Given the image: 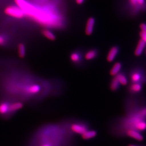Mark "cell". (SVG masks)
Listing matches in <instances>:
<instances>
[{
  "instance_id": "17",
  "label": "cell",
  "mask_w": 146,
  "mask_h": 146,
  "mask_svg": "<svg viewBox=\"0 0 146 146\" xmlns=\"http://www.w3.org/2000/svg\"><path fill=\"white\" fill-rule=\"evenodd\" d=\"M128 1L130 5L135 8L140 7L142 5H144L146 1V0H128Z\"/></svg>"
},
{
  "instance_id": "13",
  "label": "cell",
  "mask_w": 146,
  "mask_h": 146,
  "mask_svg": "<svg viewBox=\"0 0 146 146\" xmlns=\"http://www.w3.org/2000/svg\"><path fill=\"white\" fill-rule=\"evenodd\" d=\"M121 68H122V64L121 63H115L110 70V74L111 76H115L117 74L119 73Z\"/></svg>"
},
{
  "instance_id": "30",
  "label": "cell",
  "mask_w": 146,
  "mask_h": 146,
  "mask_svg": "<svg viewBox=\"0 0 146 146\" xmlns=\"http://www.w3.org/2000/svg\"></svg>"
},
{
  "instance_id": "22",
  "label": "cell",
  "mask_w": 146,
  "mask_h": 146,
  "mask_svg": "<svg viewBox=\"0 0 146 146\" xmlns=\"http://www.w3.org/2000/svg\"><path fill=\"white\" fill-rule=\"evenodd\" d=\"M70 59L73 62L78 63L80 61L81 56L78 52H73L71 54L70 56Z\"/></svg>"
},
{
  "instance_id": "6",
  "label": "cell",
  "mask_w": 146,
  "mask_h": 146,
  "mask_svg": "<svg viewBox=\"0 0 146 146\" xmlns=\"http://www.w3.org/2000/svg\"><path fill=\"white\" fill-rule=\"evenodd\" d=\"M126 134L129 137L137 141H141L143 140V136L140 131L134 129H129L127 130Z\"/></svg>"
},
{
  "instance_id": "7",
  "label": "cell",
  "mask_w": 146,
  "mask_h": 146,
  "mask_svg": "<svg viewBox=\"0 0 146 146\" xmlns=\"http://www.w3.org/2000/svg\"><path fill=\"white\" fill-rule=\"evenodd\" d=\"M119 48L117 46L111 47L109 50L107 56V60L109 62H113L119 54Z\"/></svg>"
},
{
  "instance_id": "3",
  "label": "cell",
  "mask_w": 146,
  "mask_h": 146,
  "mask_svg": "<svg viewBox=\"0 0 146 146\" xmlns=\"http://www.w3.org/2000/svg\"><path fill=\"white\" fill-rule=\"evenodd\" d=\"M130 123L133 127V129L139 131H145L146 129V121L144 119H142L137 116L133 117Z\"/></svg>"
},
{
  "instance_id": "8",
  "label": "cell",
  "mask_w": 146,
  "mask_h": 146,
  "mask_svg": "<svg viewBox=\"0 0 146 146\" xmlns=\"http://www.w3.org/2000/svg\"><path fill=\"white\" fill-rule=\"evenodd\" d=\"M71 129L74 133L82 135L84 131L87 130V128L83 125L78 123H73L71 125Z\"/></svg>"
},
{
  "instance_id": "25",
  "label": "cell",
  "mask_w": 146,
  "mask_h": 146,
  "mask_svg": "<svg viewBox=\"0 0 146 146\" xmlns=\"http://www.w3.org/2000/svg\"><path fill=\"white\" fill-rule=\"evenodd\" d=\"M140 28L141 29V31L146 33V23H141L140 25Z\"/></svg>"
},
{
  "instance_id": "15",
  "label": "cell",
  "mask_w": 146,
  "mask_h": 146,
  "mask_svg": "<svg viewBox=\"0 0 146 146\" xmlns=\"http://www.w3.org/2000/svg\"><path fill=\"white\" fill-rule=\"evenodd\" d=\"M115 78L117 79L119 83L121 85L125 86L128 84V80L125 75L122 73H119L116 76H115Z\"/></svg>"
},
{
  "instance_id": "1",
  "label": "cell",
  "mask_w": 146,
  "mask_h": 146,
  "mask_svg": "<svg viewBox=\"0 0 146 146\" xmlns=\"http://www.w3.org/2000/svg\"><path fill=\"white\" fill-rule=\"evenodd\" d=\"M16 3L23 11L25 15L31 17L40 24L44 26L55 27L59 24L60 18L55 12L44 9L37 8L31 5L25 0H15Z\"/></svg>"
},
{
  "instance_id": "21",
  "label": "cell",
  "mask_w": 146,
  "mask_h": 146,
  "mask_svg": "<svg viewBox=\"0 0 146 146\" xmlns=\"http://www.w3.org/2000/svg\"><path fill=\"white\" fill-rule=\"evenodd\" d=\"M141 75L140 73L135 72V73L131 74V81L133 83H137L140 81V80H141Z\"/></svg>"
},
{
  "instance_id": "10",
  "label": "cell",
  "mask_w": 146,
  "mask_h": 146,
  "mask_svg": "<svg viewBox=\"0 0 146 146\" xmlns=\"http://www.w3.org/2000/svg\"><path fill=\"white\" fill-rule=\"evenodd\" d=\"M146 47V43L140 39L137 43V44L134 50V55L136 56H140L143 52Z\"/></svg>"
},
{
  "instance_id": "12",
  "label": "cell",
  "mask_w": 146,
  "mask_h": 146,
  "mask_svg": "<svg viewBox=\"0 0 146 146\" xmlns=\"http://www.w3.org/2000/svg\"><path fill=\"white\" fill-rule=\"evenodd\" d=\"M97 133L96 131L94 130H87L81 135V136L84 140H89L95 137Z\"/></svg>"
},
{
  "instance_id": "27",
  "label": "cell",
  "mask_w": 146,
  "mask_h": 146,
  "mask_svg": "<svg viewBox=\"0 0 146 146\" xmlns=\"http://www.w3.org/2000/svg\"><path fill=\"white\" fill-rule=\"evenodd\" d=\"M84 1L85 0H75V2L78 5H81L84 3Z\"/></svg>"
},
{
  "instance_id": "2",
  "label": "cell",
  "mask_w": 146,
  "mask_h": 146,
  "mask_svg": "<svg viewBox=\"0 0 146 146\" xmlns=\"http://www.w3.org/2000/svg\"><path fill=\"white\" fill-rule=\"evenodd\" d=\"M5 14L16 19H22L25 15L23 11L19 6H8L5 8Z\"/></svg>"
},
{
  "instance_id": "14",
  "label": "cell",
  "mask_w": 146,
  "mask_h": 146,
  "mask_svg": "<svg viewBox=\"0 0 146 146\" xmlns=\"http://www.w3.org/2000/svg\"><path fill=\"white\" fill-rule=\"evenodd\" d=\"M98 52L95 49H91L89 50L87 52H86L84 55V58L86 60L90 61L94 59L97 56Z\"/></svg>"
},
{
  "instance_id": "19",
  "label": "cell",
  "mask_w": 146,
  "mask_h": 146,
  "mask_svg": "<svg viewBox=\"0 0 146 146\" xmlns=\"http://www.w3.org/2000/svg\"><path fill=\"white\" fill-rule=\"evenodd\" d=\"M42 34L47 37L48 39L52 40V41H54L55 39V36L54 35V34L52 33V32L49 30L47 29H44L42 31Z\"/></svg>"
},
{
  "instance_id": "20",
  "label": "cell",
  "mask_w": 146,
  "mask_h": 146,
  "mask_svg": "<svg viewBox=\"0 0 146 146\" xmlns=\"http://www.w3.org/2000/svg\"><path fill=\"white\" fill-rule=\"evenodd\" d=\"M120 85V84L119 83L117 79L114 78L111 81L110 85V88L112 91H116L119 89Z\"/></svg>"
},
{
  "instance_id": "5",
  "label": "cell",
  "mask_w": 146,
  "mask_h": 146,
  "mask_svg": "<svg viewBox=\"0 0 146 146\" xmlns=\"http://www.w3.org/2000/svg\"><path fill=\"white\" fill-rule=\"evenodd\" d=\"M41 86L38 84H33L27 86L25 88L26 93L29 95H36L41 91Z\"/></svg>"
},
{
  "instance_id": "28",
  "label": "cell",
  "mask_w": 146,
  "mask_h": 146,
  "mask_svg": "<svg viewBox=\"0 0 146 146\" xmlns=\"http://www.w3.org/2000/svg\"><path fill=\"white\" fill-rule=\"evenodd\" d=\"M40 146H52V144L49 143H43L42 144V145H41Z\"/></svg>"
},
{
  "instance_id": "26",
  "label": "cell",
  "mask_w": 146,
  "mask_h": 146,
  "mask_svg": "<svg viewBox=\"0 0 146 146\" xmlns=\"http://www.w3.org/2000/svg\"><path fill=\"white\" fill-rule=\"evenodd\" d=\"M5 43V38L1 36H0V46H2Z\"/></svg>"
},
{
  "instance_id": "24",
  "label": "cell",
  "mask_w": 146,
  "mask_h": 146,
  "mask_svg": "<svg viewBox=\"0 0 146 146\" xmlns=\"http://www.w3.org/2000/svg\"><path fill=\"white\" fill-rule=\"evenodd\" d=\"M140 36L141 37V40L146 43V33L141 31L140 32Z\"/></svg>"
},
{
  "instance_id": "4",
  "label": "cell",
  "mask_w": 146,
  "mask_h": 146,
  "mask_svg": "<svg viewBox=\"0 0 146 146\" xmlns=\"http://www.w3.org/2000/svg\"><path fill=\"white\" fill-rule=\"evenodd\" d=\"M95 25V19L93 17H90L87 20L86 28H85V33L87 35L90 36L93 33L94 30V27Z\"/></svg>"
},
{
  "instance_id": "23",
  "label": "cell",
  "mask_w": 146,
  "mask_h": 146,
  "mask_svg": "<svg viewBox=\"0 0 146 146\" xmlns=\"http://www.w3.org/2000/svg\"><path fill=\"white\" fill-rule=\"evenodd\" d=\"M138 117L142 119H144L146 117V108H144L139 112L137 116Z\"/></svg>"
},
{
  "instance_id": "18",
  "label": "cell",
  "mask_w": 146,
  "mask_h": 146,
  "mask_svg": "<svg viewBox=\"0 0 146 146\" xmlns=\"http://www.w3.org/2000/svg\"><path fill=\"white\" fill-rule=\"evenodd\" d=\"M18 54L20 58H24L26 56V47L22 43L19 44L18 46Z\"/></svg>"
},
{
  "instance_id": "9",
  "label": "cell",
  "mask_w": 146,
  "mask_h": 146,
  "mask_svg": "<svg viewBox=\"0 0 146 146\" xmlns=\"http://www.w3.org/2000/svg\"><path fill=\"white\" fill-rule=\"evenodd\" d=\"M24 104L23 102L20 101H17L15 102L11 103L9 108V113H14L16 111L20 110L23 108Z\"/></svg>"
},
{
  "instance_id": "11",
  "label": "cell",
  "mask_w": 146,
  "mask_h": 146,
  "mask_svg": "<svg viewBox=\"0 0 146 146\" xmlns=\"http://www.w3.org/2000/svg\"><path fill=\"white\" fill-rule=\"evenodd\" d=\"M11 103L7 101H2L0 103V114L5 115L9 113V108Z\"/></svg>"
},
{
  "instance_id": "29",
  "label": "cell",
  "mask_w": 146,
  "mask_h": 146,
  "mask_svg": "<svg viewBox=\"0 0 146 146\" xmlns=\"http://www.w3.org/2000/svg\"><path fill=\"white\" fill-rule=\"evenodd\" d=\"M128 146H138V145H128Z\"/></svg>"
},
{
  "instance_id": "16",
  "label": "cell",
  "mask_w": 146,
  "mask_h": 146,
  "mask_svg": "<svg viewBox=\"0 0 146 146\" xmlns=\"http://www.w3.org/2000/svg\"><path fill=\"white\" fill-rule=\"evenodd\" d=\"M142 89V86L140 84H139V82L137 83H133L129 87V90L131 92L136 93H138L140 92Z\"/></svg>"
}]
</instances>
